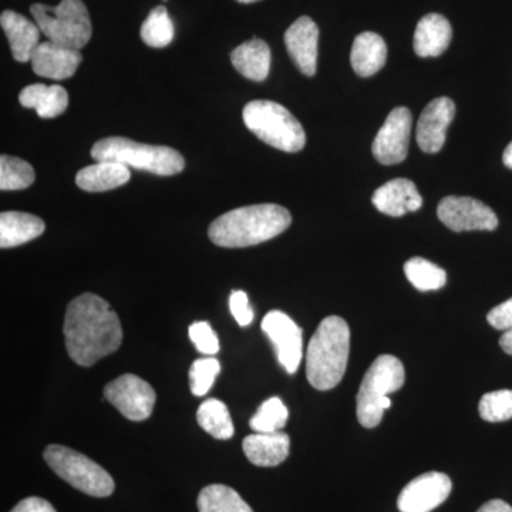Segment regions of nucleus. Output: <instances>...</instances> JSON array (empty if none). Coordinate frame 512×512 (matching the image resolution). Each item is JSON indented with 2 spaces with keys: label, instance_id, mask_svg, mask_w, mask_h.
<instances>
[{
  "label": "nucleus",
  "instance_id": "nucleus-1",
  "mask_svg": "<svg viewBox=\"0 0 512 512\" xmlns=\"http://www.w3.org/2000/svg\"><path fill=\"white\" fill-rule=\"evenodd\" d=\"M69 356L76 365L89 367L111 355L123 342V330L109 302L83 293L67 306L63 325Z\"/></svg>",
  "mask_w": 512,
  "mask_h": 512
},
{
  "label": "nucleus",
  "instance_id": "nucleus-2",
  "mask_svg": "<svg viewBox=\"0 0 512 512\" xmlns=\"http://www.w3.org/2000/svg\"><path fill=\"white\" fill-rule=\"evenodd\" d=\"M291 212L278 204L237 208L212 222L208 237L222 248H245L278 237L291 225Z\"/></svg>",
  "mask_w": 512,
  "mask_h": 512
},
{
  "label": "nucleus",
  "instance_id": "nucleus-3",
  "mask_svg": "<svg viewBox=\"0 0 512 512\" xmlns=\"http://www.w3.org/2000/svg\"><path fill=\"white\" fill-rule=\"evenodd\" d=\"M350 329L345 319L329 316L320 322L306 352V377L316 390L333 389L348 367Z\"/></svg>",
  "mask_w": 512,
  "mask_h": 512
},
{
  "label": "nucleus",
  "instance_id": "nucleus-4",
  "mask_svg": "<svg viewBox=\"0 0 512 512\" xmlns=\"http://www.w3.org/2000/svg\"><path fill=\"white\" fill-rule=\"evenodd\" d=\"M96 161H114L128 168L156 175H175L184 170V157L165 146H148L124 137H109L97 141L92 148Z\"/></svg>",
  "mask_w": 512,
  "mask_h": 512
},
{
  "label": "nucleus",
  "instance_id": "nucleus-5",
  "mask_svg": "<svg viewBox=\"0 0 512 512\" xmlns=\"http://www.w3.org/2000/svg\"><path fill=\"white\" fill-rule=\"evenodd\" d=\"M406 372L403 363L392 355L377 357L367 370L357 393V419L366 429H375L383 419L384 410L392 406L389 394L402 389Z\"/></svg>",
  "mask_w": 512,
  "mask_h": 512
},
{
  "label": "nucleus",
  "instance_id": "nucleus-6",
  "mask_svg": "<svg viewBox=\"0 0 512 512\" xmlns=\"http://www.w3.org/2000/svg\"><path fill=\"white\" fill-rule=\"evenodd\" d=\"M242 117L251 133L276 150L298 153L305 147L306 134L302 124L291 111L275 101H249Z\"/></svg>",
  "mask_w": 512,
  "mask_h": 512
},
{
  "label": "nucleus",
  "instance_id": "nucleus-7",
  "mask_svg": "<svg viewBox=\"0 0 512 512\" xmlns=\"http://www.w3.org/2000/svg\"><path fill=\"white\" fill-rule=\"evenodd\" d=\"M30 13L43 35L56 45L80 50L92 39V20L82 0H62L57 6L35 3Z\"/></svg>",
  "mask_w": 512,
  "mask_h": 512
},
{
  "label": "nucleus",
  "instance_id": "nucleus-8",
  "mask_svg": "<svg viewBox=\"0 0 512 512\" xmlns=\"http://www.w3.org/2000/svg\"><path fill=\"white\" fill-rule=\"evenodd\" d=\"M43 457L47 466L76 490L99 498L113 494L114 481L110 474L79 451L52 444L46 448Z\"/></svg>",
  "mask_w": 512,
  "mask_h": 512
},
{
  "label": "nucleus",
  "instance_id": "nucleus-9",
  "mask_svg": "<svg viewBox=\"0 0 512 512\" xmlns=\"http://www.w3.org/2000/svg\"><path fill=\"white\" fill-rule=\"evenodd\" d=\"M156 397L153 387L136 375L117 377L104 387V400L131 421L147 420L153 414Z\"/></svg>",
  "mask_w": 512,
  "mask_h": 512
},
{
  "label": "nucleus",
  "instance_id": "nucleus-10",
  "mask_svg": "<svg viewBox=\"0 0 512 512\" xmlns=\"http://www.w3.org/2000/svg\"><path fill=\"white\" fill-rule=\"evenodd\" d=\"M439 220L454 232L494 231L498 227V218L484 202L471 197L443 198L437 207Z\"/></svg>",
  "mask_w": 512,
  "mask_h": 512
},
{
  "label": "nucleus",
  "instance_id": "nucleus-11",
  "mask_svg": "<svg viewBox=\"0 0 512 512\" xmlns=\"http://www.w3.org/2000/svg\"><path fill=\"white\" fill-rule=\"evenodd\" d=\"M261 328L274 345L281 366L289 375H295L303 355L302 329L281 311L266 313Z\"/></svg>",
  "mask_w": 512,
  "mask_h": 512
},
{
  "label": "nucleus",
  "instance_id": "nucleus-12",
  "mask_svg": "<svg viewBox=\"0 0 512 512\" xmlns=\"http://www.w3.org/2000/svg\"><path fill=\"white\" fill-rule=\"evenodd\" d=\"M412 124V113L406 107H396L390 111L372 146L380 164L394 165L406 160Z\"/></svg>",
  "mask_w": 512,
  "mask_h": 512
},
{
  "label": "nucleus",
  "instance_id": "nucleus-13",
  "mask_svg": "<svg viewBox=\"0 0 512 512\" xmlns=\"http://www.w3.org/2000/svg\"><path fill=\"white\" fill-rule=\"evenodd\" d=\"M453 483L447 474L439 471L421 474L403 488L397 498L400 512H431L447 500Z\"/></svg>",
  "mask_w": 512,
  "mask_h": 512
},
{
  "label": "nucleus",
  "instance_id": "nucleus-14",
  "mask_svg": "<svg viewBox=\"0 0 512 512\" xmlns=\"http://www.w3.org/2000/svg\"><path fill=\"white\" fill-rule=\"evenodd\" d=\"M456 116V104L448 97L430 101L417 123V144L424 153H439L444 147L447 130Z\"/></svg>",
  "mask_w": 512,
  "mask_h": 512
},
{
  "label": "nucleus",
  "instance_id": "nucleus-15",
  "mask_svg": "<svg viewBox=\"0 0 512 512\" xmlns=\"http://www.w3.org/2000/svg\"><path fill=\"white\" fill-rule=\"evenodd\" d=\"M285 45L301 73L312 77L318 66L319 28L308 16H302L286 30Z\"/></svg>",
  "mask_w": 512,
  "mask_h": 512
},
{
  "label": "nucleus",
  "instance_id": "nucleus-16",
  "mask_svg": "<svg viewBox=\"0 0 512 512\" xmlns=\"http://www.w3.org/2000/svg\"><path fill=\"white\" fill-rule=\"evenodd\" d=\"M83 56L80 50L42 42L33 53L32 69L40 77L52 80L70 79L79 69Z\"/></svg>",
  "mask_w": 512,
  "mask_h": 512
},
{
  "label": "nucleus",
  "instance_id": "nucleus-17",
  "mask_svg": "<svg viewBox=\"0 0 512 512\" xmlns=\"http://www.w3.org/2000/svg\"><path fill=\"white\" fill-rule=\"evenodd\" d=\"M372 202L377 210L389 217H403L409 212L419 211L423 205V198L413 181L396 178L377 188Z\"/></svg>",
  "mask_w": 512,
  "mask_h": 512
},
{
  "label": "nucleus",
  "instance_id": "nucleus-18",
  "mask_svg": "<svg viewBox=\"0 0 512 512\" xmlns=\"http://www.w3.org/2000/svg\"><path fill=\"white\" fill-rule=\"evenodd\" d=\"M0 25L8 37L13 59L20 63L30 62L37 46L40 45L42 30L37 23L30 22L25 16L13 10H5L0 16Z\"/></svg>",
  "mask_w": 512,
  "mask_h": 512
},
{
  "label": "nucleus",
  "instance_id": "nucleus-19",
  "mask_svg": "<svg viewBox=\"0 0 512 512\" xmlns=\"http://www.w3.org/2000/svg\"><path fill=\"white\" fill-rule=\"evenodd\" d=\"M245 456L258 467H276L284 463L291 450V439L282 431L276 433H255L245 437Z\"/></svg>",
  "mask_w": 512,
  "mask_h": 512
},
{
  "label": "nucleus",
  "instance_id": "nucleus-20",
  "mask_svg": "<svg viewBox=\"0 0 512 512\" xmlns=\"http://www.w3.org/2000/svg\"><path fill=\"white\" fill-rule=\"evenodd\" d=\"M453 37L450 22L439 13L424 16L414 32V52L420 57H439Z\"/></svg>",
  "mask_w": 512,
  "mask_h": 512
},
{
  "label": "nucleus",
  "instance_id": "nucleus-21",
  "mask_svg": "<svg viewBox=\"0 0 512 512\" xmlns=\"http://www.w3.org/2000/svg\"><path fill=\"white\" fill-rule=\"evenodd\" d=\"M19 101L26 109H35L42 119L62 116L69 106V94L59 84L36 83L25 87L19 94Z\"/></svg>",
  "mask_w": 512,
  "mask_h": 512
},
{
  "label": "nucleus",
  "instance_id": "nucleus-22",
  "mask_svg": "<svg viewBox=\"0 0 512 512\" xmlns=\"http://www.w3.org/2000/svg\"><path fill=\"white\" fill-rule=\"evenodd\" d=\"M45 232V222L33 214L8 211L0 214V248H13L33 241Z\"/></svg>",
  "mask_w": 512,
  "mask_h": 512
},
{
  "label": "nucleus",
  "instance_id": "nucleus-23",
  "mask_svg": "<svg viewBox=\"0 0 512 512\" xmlns=\"http://www.w3.org/2000/svg\"><path fill=\"white\" fill-rule=\"evenodd\" d=\"M130 177L126 165L114 161H96V164L84 167L77 173L76 184L83 191L103 192L127 184Z\"/></svg>",
  "mask_w": 512,
  "mask_h": 512
},
{
  "label": "nucleus",
  "instance_id": "nucleus-24",
  "mask_svg": "<svg viewBox=\"0 0 512 512\" xmlns=\"http://www.w3.org/2000/svg\"><path fill=\"white\" fill-rule=\"evenodd\" d=\"M387 59V46L383 37L373 32L360 33L353 42L352 62L353 70L357 76H375L383 69Z\"/></svg>",
  "mask_w": 512,
  "mask_h": 512
},
{
  "label": "nucleus",
  "instance_id": "nucleus-25",
  "mask_svg": "<svg viewBox=\"0 0 512 512\" xmlns=\"http://www.w3.org/2000/svg\"><path fill=\"white\" fill-rule=\"evenodd\" d=\"M231 62L242 76L254 82H264L271 70V49L264 40L254 37L231 53Z\"/></svg>",
  "mask_w": 512,
  "mask_h": 512
},
{
  "label": "nucleus",
  "instance_id": "nucleus-26",
  "mask_svg": "<svg viewBox=\"0 0 512 512\" xmlns=\"http://www.w3.org/2000/svg\"><path fill=\"white\" fill-rule=\"evenodd\" d=\"M198 424L205 433L217 440H229L234 436V421L227 404L218 399H208L198 407Z\"/></svg>",
  "mask_w": 512,
  "mask_h": 512
},
{
  "label": "nucleus",
  "instance_id": "nucleus-27",
  "mask_svg": "<svg viewBox=\"0 0 512 512\" xmlns=\"http://www.w3.org/2000/svg\"><path fill=\"white\" fill-rule=\"evenodd\" d=\"M197 505L200 512H254L234 488L222 484L202 488Z\"/></svg>",
  "mask_w": 512,
  "mask_h": 512
},
{
  "label": "nucleus",
  "instance_id": "nucleus-28",
  "mask_svg": "<svg viewBox=\"0 0 512 512\" xmlns=\"http://www.w3.org/2000/svg\"><path fill=\"white\" fill-rule=\"evenodd\" d=\"M404 274L410 284L421 292L437 291L447 282V274L440 266L424 258H412L404 264Z\"/></svg>",
  "mask_w": 512,
  "mask_h": 512
},
{
  "label": "nucleus",
  "instance_id": "nucleus-29",
  "mask_svg": "<svg viewBox=\"0 0 512 512\" xmlns=\"http://www.w3.org/2000/svg\"><path fill=\"white\" fill-rule=\"evenodd\" d=\"M140 35L147 46L156 47V49H161L173 42L174 23L164 6H157L151 10L146 22L141 26Z\"/></svg>",
  "mask_w": 512,
  "mask_h": 512
},
{
  "label": "nucleus",
  "instance_id": "nucleus-30",
  "mask_svg": "<svg viewBox=\"0 0 512 512\" xmlns=\"http://www.w3.org/2000/svg\"><path fill=\"white\" fill-rule=\"evenodd\" d=\"M35 181V170L22 158L0 157V190H26Z\"/></svg>",
  "mask_w": 512,
  "mask_h": 512
},
{
  "label": "nucleus",
  "instance_id": "nucleus-31",
  "mask_svg": "<svg viewBox=\"0 0 512 512\" xmlns=\"http://www.w3.org/2000/svg\"><path fill=\"white\" fill-rule=\"evenodd\" d=\"M289 412L279 397H271L261 404L255 416L249 420V426L255 433H276L286 426Z\"/></svg>",
  "mask_w": 512,
  "mask_h": 512
},
{
  "label": "nucleus",
  "instance_id": "nucleus-32",
  "mask_svg": "<svg viewBox=\"0 0 512 512\" xmlns=\"http://www.w3.org/2000/svg\"><path fill=\"white\" fill-rule=\"evenodd\" d=\"M481 419L500 423L512 419V390H497L484 394L478 406Z\"/></svg>",
  "mask_w": 512,
  "mask_h": 512
},
{
  "label": "nucleus",
  "instance_id": "nucleus-33",
  "mask_svg": "<svg viewBox=\"0 0 512 512\" xmlns=\"http://www.w3.org/2000/svg\"><path fill=\"white\" fill-rule=\"evenodd\" d=\"M220 372V362L214 357L195 360L190 369L191 393L197 397L205 396L210 392L212 384H214Z\"/></svg>",
  "mask_w": 512,
  "mask_h": 512
},
{
  "label": "nucleus",
  "instance_id": "nucleus-34",
  "mask_svg": "<svg viewBox=\"0 0 512 512\" xmlns=\"http://www.w3.org/2000/svg\"><path fill=\"white\" fill-rule=\"evenodd\" d=\"M188 333H190L191 342L194 343L198 352L204 353L207 356L220 352V340H218L217 333L212 330L210 323H192Z\"/></svg>",
  "mask_w": 512,
  "mask_h": 512
},
{
  "label": "nucleus",
  "instance_id": "nucleus-35",
  "mask_svg": "<svg viewBox=\"0 0 512 512\" xmlns=\"http://www.w3.org/2000/svg\"><path fill=\"white\" fill-rule=\"evenodd\" d=\"M229 308H231V313L239 326L245 328V326L251 325L252 320H254V309L249 305L247 293L242 291L232 292L231 298H229Z\"/></svg>",
  "mask_w": 512,
  "mask_h": 512
},
{
  "label": "nucleus",
  "instance_id": "nucleus-36",
  "mask_svg": "<svg viewBox=\"0 0 512 512\" xmlns=\"http://www.w3.org/2000/svg\"><path fill=\"white\" fill-rule=\"evenodd\" d=\"M488 323L494 329L508 330L512 328V298L501 305L495 306L487 315Z\"/></svg>",
  "mask_w": 512,
  "mask_h": 512
},
{
  "label": "nucleus",
  "instance_id": "nucleus-37",
  "mask_svg": "<svg viewBox=\"0 0 512 512\" xmlns=\"http://www.w3.org/2000/svg\"><path fill=\"white\" fill-rule=\"evenodd\" d=\"M10 512H57L49 501L40 497H29L20 501Z\"/></svg>",
  "mask_w": 512,
  "mask_h": 512
},
{
  "label": "nucleus",
  "instance_id": "nucleus-38",
  "mask_svg": "<svg viewBox=\"0 0 512 512\" xmlns=\"http://www.w3.org/2000/svg\"><path fill=\"white\" fill-rule=\"evenodd\" d=\"M477 512H512V507L503 500H491L485 503Z\"/></svg>",
  "mask_w": 512,
  "mask_h": 512
},
{
  "label": "nucleus",
  "instance_id": "nucleus-39",
  "mask_svg": "<svg viewBox=\"0 0 512 512\" xmlns=\"http://www.w3.org/2000/svg\"><path fill=\"white\" fill-rule=\"evenodd\" d=\"M500 346L505 353L512 356V328L505 330L504 335L500 339Z\"/></svg>",
  "mask_w": 512,
  "mask_h": 512
},
{
  "label": "nucleus",
  "instance_id": "nucleus-40",
  "mask_svg": "<svg viewBox=\"0 0 512 512\" xmlns=\"http://www.w3.org/2000/svg\"><path fill=\"white\" fill-rule=\"evenodd\" d=\"M503 161L505 164V167L510 168L512 170V141L510 144H508L507 148H505L504 154H503Z\"/></svg>",
  "mask_w": 512,
  "mask_h": 512
},
{
  "label": "nucleus",
  "instance_id": "nucleus-41",
  "mask_svg": "<svg viewBox=\"0 0 512 512\" xmlns=\"http://www.w3.org/2000/svg\"><path fill=\"white\" fill-rule=\"evenodd\" d=\"M237 2H239V3H254V2H258V0H237Z\"/></svg>",
  "mask_w": 512,
  "mask_h": 512
},
{
  "label": "nucleus",
  "instance_id": "nucleus-42",
  "mask_svg": "<svg viewBox=\"0 0 512 512\" xmlns=\"http://www.w3.org/2000/svg\"><path fill=\"white\" fill-rule=\"evenodd\" d=\"M164 2H167V0H164Z\"/></svg>",
  "mask_w": 512,
  "mask_h": 512
}]
</instances>
